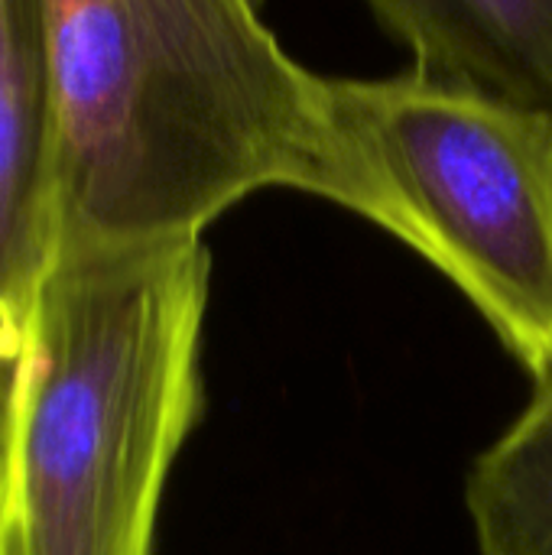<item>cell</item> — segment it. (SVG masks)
Listing matches in <instances>:
<instances>
[{
	"instance_id": "obj_1",
	"label": "cell",
	"mask_w": 552,
	"mask_h": 555,
	"mask_svg": "<svg viewBox=\"0 0 552 555\" xmlns=\"http://www.w3.org/2000/svg\"><path fill=\"white\" fill-rule=\"evenodd\" d=\"M55 250H143L202 231L260 189L364 218L325 78L260 0H46Z\"/></svg>"
},
{
	"instance_id": "obj_2",
	"label": "cell",
	"mask_w": 552,
	"mask_h": 555,
	"mask_svg": "<svg viewBox=\"0 0 552 555\" xmlns=\"http://www.w3.org/2000/svg\"><path fill=\"white\" fill-rule=\"evenodd\" d=\"M208 286L205 241L52 254L0 384V555H153Z\"/></svg>"
},
{
	"instance_id": "obj_3",
	"label": "cell",
	"mask_w": 552,
	"mask_h": 555,
	"mask_svg": "<svg viewBox=\"0 0 552 555\" xmlns=\"http://www.w3.org/2000/svg\"><path fill=\"white\" fill-rule=\"evenodd\" d=\"M364 218L429 260L552 380V114L400 72L325 78Z\"/></svg>"
},
{
	"instance_id": "obj_4",
	"label": "cell",
	"mask_w": 552,
	"mask_h": 555,
	"mask_svg": "<svg viewBox=\"0 0 552 555\" xmlns=\"http://www.w3.org/2000/svg\"><path fill=\"white\" fill-rule=\"evenodd\" d=\"M52 254L46 0H0V384Z\"/></svg>"
},
{
	"instance_id": "obj_5",
	"label": "cell",
	"mask_w": 552,
	"mask_h": 555,
	"mask_svg": "<svg viewBox=\"0 0 552 555\" xmlns=\"http://www.w3.org/2000/svg\"><path fill=\"white\" fill-rule=\"evenodd\" d=\"M416 72L552 114V0H364Z\"/></svg>"
},
{
	"instance_id": "obj_6",
	"label": "cell",
	"mask_w": 552,
	"mask_h": 555,
	"mask_svg": "<svg viewBox=\"0 0 552 555\" xmlns=\"http://www.w3.org/2000/svg\"><path fill=\"white\" fill-rule=\"evenodd\" d=\"M465 501L482 555H552V380L475 459Z\"/></svg>"
}]
</instances>
